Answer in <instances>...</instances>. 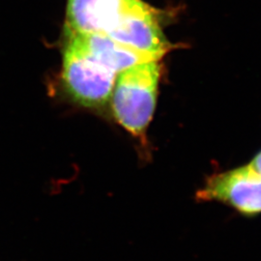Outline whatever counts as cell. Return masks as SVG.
<instances>
[{"instance_id": "1", "label": "cell", "mask_w": 261, "mask_h": 261, "mask_svg": "<svg viewBox=\"0 0 261 261\" xmlns=\"http://www.w3.org/2000/svg\"><path fill=\"white\" fill-rule=\"evenodd\" d=\"M160 75L158 61H148L132 66L116 77L112 92L113 115L134 136H143L153 117Z\"/></svg>"}, {"instance_id": "2", "label": "cell", "mask_w": 261, "mask_h": 261, "mask_svg": "<svg viewBox=\"0 0 261 261\" xmlns=\"http://www.w3.org/2000/svg\"><path fill=\"white\" fill-rule=\"evenodd\" d=\"M66 33L62 80L67 92L85 107L107 103L118 75L94 56L79 35Z\"/></svg>"}, {"instance_id": "3", "label": "cell", "mask_w": 261, "mask_h": 261, "mask_svg": "<svg viewBox=\"0 0 261 261\" xmlns=\"http://www.w3.org/2000/svg\"><path fill=\"white\" fill-rule=\"evenodd\" d=\"M197 198L221 201L243 214L260 213L261 175L249 166L215 174L197 193Z\"/></svg>"}, {"instance_id": "4", "label": "cell", "mask_w": 261, "mask_h": 261, "mask_svg": "<svg viewBox=\"0 0 261 261\" xmlns=\"http://www.w3.org/2000/svg\"><path fill=\"white\" fill-rule=\"evenodd\" d=\"M142 0H68L66 32L108 36Z\"/></svg>"}, {"instance_id": "5", "label": "cell", "mask_w": 261, "mask_h": 261, "mask_svg": "<svg viewBox=\"0 0 261 261\" xmlns=\"http://www.w3.org/2000/svg\"><path fill=\"white\" fill-rule=\"evenodd\" d=\"M108 37L159 59L170 49L155 11L145 2L130 12Z\"/></svg>"}, {"instance_id": "6", "label": "cell", "mask_w": 261, "mask_h": 261, "mask_svg": "<svg viewBox=\"0 0 261 261\" xmlns=\"http://www.w3.org/2000/svg\"><path fill=\"white\" fill-rule=\"evenodd\" d=\"M79 35V37L82 39L84 45L94 56L117 75L121 73L122 71L139 63L159 61V58L156 56L139 51L105 35Z\"/></svg>"}, {"instance_id": "7", "label": "cell", "mask_w": 261, "mask_h": 261, "mask_svg": "<svg viewBox=\"0 0 261 261\" xmlns=\"http://www.w3.org/2000/svg\"><path fill=\"white\" fill-rule=\"evenodd\" d=\"M248 166L253 169L255 172H257L258 174L261 175V152L254 157V159Z\"/></svg>"}]
</instances>
